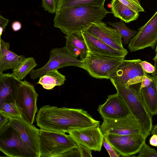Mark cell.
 <instances>
[{"mask_svg": "<svg viewBox=\"0 0 157 157\" xmlns=\"http://www.w3.org/2000/svg\"><path fill=\"white\" fill-rule=\"evenodd\" d=\"M9 119V123L18 133L24 143L36 157H39L38 134L40 129L29 124L22 117Z\"/></svg>", "mask_w": 157, "mask_h": 157, "instance_id": "cell-13", "label": "cell"}, {"mask_svg": "<svg viewBox=\"0 0 157 157\" xmlns=\"http://www.w3.org/2000/svg\"><path fill=\"white\" fill-rule=\"evenodd\" d=\"M102 5L69 7L56 13L54 26L66 35L86 31L94 23L101 21L108 11Z\"/></svg>", "mask_w": 157, "mask_h": 157, "instance_id": "cell-2", "label": "cell"}, {"mask_svg": "<svg viewBox=\"0 0 157 157\" xmlns=\"http://www.w3.org/2000/svg\"><path fill=\"white\" fill-rule=\"evenodd\" d=\"M10 44L0 38V74L9 69L17 68L26 58L9 50Z\"/></svg>", "mask_w": 157, "mask_h": 157, "instance_id": "cell-18", "label": "cell"}, {"mask_svg": "<svg viewBox=\"0 0 157 157\" xmlns=\"http://www.w3.org/2000/svg\"><path fill=\"white\" fill-rule=\"evenodd\" d=\"M138 157H157V151L155 149L150 147L145 142L139 151Z\"/></svg>", "mask_w": 157, "mask_h": 157, "instance_id": "cell-28", "label": "cell"}, {"mask_svg": "<svg viewBox=\"0 0 157 157\" xmlns=\"http://www.w3.org/2000/svg\"><path fill=\"white\" fill-rule=\"evenodd\" d=\"M140 64L143 70L147 73L151 74L155 71L154 66L147 62L142 61Z\"/></svg>", "mask_w": 157, "mask_h": 157, "instance_id": "cell-33", "label": "cell"}, {"mask_svg": "<svg viewBox=\"0 0 157 157\" xmlns=\"http://www.w3.org/2000/svg\"><path fill=\"white\" fill-rule=\"evenodd\" d=\"M153 76L147 74L144 75L141 84L140 86L139 90L149 85L153 81Z\"/></svg>", "mask_w": 157, "mask_h": 157, "instance_id": "cell-34", "label": "cell"}, {"mask_svg": "<svg viewBox=\"0 0 157 157\" xmlns=\"http://www.w3.org/2000/svg\"><path fill=\"white\" fill-rule=\"evenodd\" d=\"M104 136L119 155L124 156L138 153L147 138L141 133L126 135L106 134Z\"/></svg>", "mask_w": 157, "mask_h": 157, "instance_id": "cell-10", "label": "cell"}, {"mask_svg": "<svg viewBox=\"0 0 157 157\" xmlns=\"http://www.w3.org/2000/svg\"><path fill=\"white\" fill-rule=\"evenodd\" d=\"M106 0H58L56 12L67 8L83 5H104Z\"/></svg>", "mask_w": 157, "mask_h": 157, "instance_id": "cell-25", "label": "cell"}, {"mask_svg": "<svg viewBox=\"0 0 157 157\" xmlns=\"http://www.w3.org/2000/svg\"><path fill=\"white\" fill-rule=\"evenodd\" d=\"M86 31L115 49L127 54L128 51L123 46L122 36L116 29L101 21L93 23Z\"/></svg>", "mask_w": 157, "mask_h": 157, "instance_id": "cell-15", "label": "cell"}, {"mask_svg": "<svg viewBox=\"0 0 157 157\" xmlns=\"http://www.w3.org/2000/svg\"><path fill=\"white\" fill-rule=\"evenodd\" d=\"M38 94L34 86L26 80L21 81L19 87L15 102L22 117L33 124L37 111V101Z\"/></svg>", "mask_w": 157, "mask_h": 157, "instance_id": "cell-8", "label": "cell"}, {"mask_svg": "<svg viewBox=\"0 0 157 157\" xmlns=\"http://www.w3.org/2000/svg\"><path fill=\"white\" fill-rule=\"evenodd\" d=\"M149 144L152 146L157 147V135H152L149 139Z\"/></svg>", "mask_w": 157, "mask_h": 157, "instance_id": "cell-39", "label": "cell"}, {"mask_svg": "<svg viewBox=\"0 0 157 157\" xmlns=\"http://www.w3.org/2000/svg\"><path fill=\"white\" fill-rule=\"evenodd\" d=\"M151 133L152 135L156 134L157 135V124L153 127L151 132Z\"/></svg>", "mask_w": 157, "mask_h": 157, "instance_id": "cell-41", "label": "cell"}, {"mask_svg": "<svg viewBox=\"0 0 157 157\" xmlns=\"http://www.w3.org/2000/svg\"><path fill=\"white\" fill-rule=\"evenodd\" d=\"M124 21L121 20L118 22L113 23L108 22L107 23L115 28L121 35L123 38V43L124 44H127L132 37L137 33L138 31L130 29L124 23Z\"/></svg>", "mask_w": 157, "mask_h": 157, "instance_id": "cell-26", "label": "cell"}, {"mask_svg": "<svg viewBox=\"0 0 157 157\" xmlns=\"http://www.w3.org/2000/svg\"><path fill=\"white\" fill-rule=\"evenodd\" d=\"M82 61L71 55L64 47L51 50L49 59L42 67L33 70L30 73L33 79L40 77L50 72L69 66L82 68Z\"/></svg>", "mask_w": 157, "mask_h": 157, "instance_id": "cell-7", "label": "cell"}, {"mask_svg": "<svg viewBox=\"0 0 157 157\" xmlns=\"http://www.w3.org/2000/svg\"><path fill=\"white\" fill-rule=\"evenodd\" d=\"M0 113L9 118L22 117L15 101L5 103L0 105Z\"/></svg>", "mask_w": 157, "mask_h": 157, "instance_id": "cell-27", "label": "cell"}, {"mask_svg": "<svg viewBox=\"0 0 157 157\" xmlns=\"http://www.w3.org/2000/svg\"><path fill=\"white\" fill-rule=\"evenodd\" d=\"M0 130L2 129L9 122L10 119L0 113Z\"/></svg>", "mask_w": 157, "mask_h": 157, "instance_id": "cell-36", "label": "cell"}, {"mask_svg": "<svg viewBox=\"0 0 157 157\" xmlns=\"http://www.w3.org/2000/svg\"><path fill=\"white\" fill-rule=\"evenodd\" d=\"M65 46L73 56L83 61L86 59L89 51L82 32L74 33L66 35Z\"/></svg>", "mask_w": 157, "mask_h": 157, "instance_id": "cell-20", "label": "cell"}, {"mask_svg": "<svg viewBox=\"0 0 157 157\" xmlns=\"http://www.w3.org/2000/svg\"><path fill=\"white\" fill-rule=\"evenodd\" d=\"M140 59H124L116 70L109 76V79L115 83L127 87L141 83L146 74L140 64Z\"/></svg>", "mask_w": 157, "mask_h": 157, "instance_id": "cell-9", "label": "cell"}, {"mask_svg": "<svg viewBox=\"0 0 157 157\" xmlns=\"http://www.w3.org/2000/svg\"><path fill=\"white\" fill-rule=\"evenodd\" d=\"M37 66L33 57L26 58L17 68L12 70V74L19 80L22 81Z\"/></svg>", "mask_w": 157, "mask_h": 157, "instance_id": "cell-24", "label": "cell"}, {"mask_svg": "<svg viewBox=\"0 0 157 157\" xmlns=\"http://www.w3.org/2000/svg\"><path fill=\"white\" fill-rule=\"evenodd\" d=\"M154 61L155 71L153 73H151L152 76L157 78V61L155 60H153Z\"/></svg>", "mask_w": 157, "mask_h": 157, "instance_id": "cell-40", "label": "cell"}, {"mask_svg": "<svg viewBox=\"0 0 157 157\" xmlns=\"http://www.w3.org/2000/svg\"><path fill=\"white\" fill-rule=\"evenodd\" d=\"M77 144V149L81 157H92V150L86 147L79 144Z\"/></svg>", "mask_w": 157, "mask_h": 157, "instance_id": "cell-31", "label": "cell"}, {"mask_svg": "<svg viewBox=\"0 0 157 157\" xmlns=\"http://www.w3.org/2000/svg\"><path fill=\"white\" fill-rule=\"evenodd\" d=\"M37 84L41 85L44 89L50 90L56 86H60L66 80L65 76L55 70L39 78Z\"/></svg>", "mask_w": 157, "mask_h": 157, "instance_id": "cell-23", "label": "cell"}, {"mask_svg": "<svg viewBox=\"0 0 157 157\" xmlns=\"http://www.w3.org/2000/svg\"><path fill=\"white\" fill-rule=\"evenodd\" d=\"M21 82L12 73L0 74V106L15 101Z\"/></svg>", "mask_w": 157, "mask_h": 157, "instance_id": "cell-17", "label": "cell"}, {"mask_svg": "<svg viewBox=\"0 0 157 157\" xmlns=\"http://www.w3.org/2000/svg\"><path fill=\"white\" fill-rule=\"evenodd\" d=\"M103 145L107 151L110 157H119L120 156L119 154L104 139L103 141Z\"/></svg>", "mask_w": 157, "mask_h": 157, "instance_id": "cell-32", "label": "cell"}, {"mask_svg": "<svg viewBox=\"0 0 157 157\" xmlns=\"http://www.w3.org/2000/svg\"><path fill=\"white\" fill-rule=\"evenodd\" d=\"M9 20L0 15V38L3 32L5 31L6 27L9 23Z\"/></svg>", "mask_w": 157, "mask_h": 157, "instance_id": "cell-35", "label": "cell"}, {"mask_svg": "<svg viewBox=\"0 0 157 157\" xmlns=\"http://www.w3.org/2000/svg\"><path fill=\"white\" fill-rule=\"evenodd\" d=\"M155 52H156V55L155 56L153 59V60H155L157 61V42L156 46V49L155 50Z\"/></svg>", "mask_w": 157, "mask_h": 157, "instance_id": "cell-42", "label": "cell"}, {"mask_svg": "<svg viewBox=\"0 0 157 157\" xmlns=\"http://www.w3.org/2000/svg\"><path fill=\"white\" fill-rule=\"evenodd\" d=\"M117 57L98 54L88 51L82 61V68L92 77L98 79H109L110 75L124 59Z\"/></svg>", "mask_w": 157, "mask_h": 157, "instance_id": "cell-5", "label": "cell"}, {"mask_svg": "<svg viewBox=\"0 0 157 157\" xmlns=\"http://www.w3.org/2000/svg\"><path fill=\"white\" fill-rule=\"evenodd\" d=\"M12 28L14 32L18 31L22 27V25L21 22L18 21H15L13 22L11 25Z\"/></svg>", "mask_w": 157, "mask_h": 157, "instance_id": "cell-38", "label": "cell"}, {"mask_svg": "<svg viewBox=\"0 0 157 157\" xmlns=\"http://www.w3.org/2000/svg\"><path fill=\"white\" fill-rule=\"evenodd\" d=\"M111 10L114 16L123 21L125 23L137 20L139 13L124 5L118 0H112Z\"/></svg>", "mask_w": 157, "mask_h": 157, "instance_id": "cell-22", "label": "cell"}, {"mask_svg": "<svg viewBox=\"0 0 157 157\" xmlns=\"http://www.w3.org/2000/svg\"><path fill=\"white\" fill-rule=\"evenodd\" d=\"M39 157H61L77 148V144L69 134L40 129L38 134Z\"/></svg>", "mask_w": 157, "mask_h": 157, "instance_id": "cell-4", "label": "cell"}, {"mask_svg": "<svg viewBox=\"0 0 157 157\" xmlns=\"http://www.w3.org/2000/svg\"><path fill=\"white\" fill-rule=\"evenodd\" d=\"M58 0H42V7L44 10L52 14H56Z\"/></svg>", "mask_w": 157, "mask_h": 157, "instance_id": "cell-30", "label": "cell"}, {"mask_svg": "<svg viewBox=\"0 0 157 157\" xmlns=\"http://www.w3.org/2000/svg\"><path fill=\"white\" fill-rule=\"evenodd\" d=\"M0 150L10 157H36L9 123L0 130Z\"/></svg>", "mask_w": 157, "mask_h": 157, "instance_id": "cell-6", "label": "cell"}, {"mask_svg": "<svg viewBox=\"0 0 157 157\" xmlns=\"http://www.w3.org/2000/svg\"><path fill=\"white\" fill-rule=\"evenodd\" d=\"M152 78L149 85L139 90L145 106L152 116L157 114V78L153 76Z\"/></svg>", "mask_w": 157, "mask_h": 157, "instance_id": "cell-21", "label": "cell"}, {"mask_svg": "<svg viewBox=\"0 0 157 157\" xmlns=\"http://www.w3.org/2000/svg\"><path fill=\"white\" fill-rule=\"evenodd\" d=\"M68 133L77 144L82 145L92 151H101L104 136L100 125L72 130Z\"/></svg>", "mask_w": 157, "mask_h": 157, "instance_id": "cell-14", "label": "cell"}, {"mask_svg": "<svg viewBox=\"0 0 157 157\" xmlns=\"http://www.w3.org/2000/svg\"><path fill=\"white\" fill-rule=\"evenodd\" d=\"M36 120V125L40 129L65 133L99 125L100 122L82 109L49 105L40 108Z\"/></svg>", "mask_w": 157, "mask_h": 157, "instance_id": "cell-1", "label": "cell"}, {"mask_svg": "<svg viewBox=\"0 0 157 157\" xmlns=\"http://www.w3.org/2000/svg\"><path fill=\"white\" fill-rule=\"evenodd\" d=\"M80 157L77 148H74L63 154L61 157Z\"/></svg>", "mask_w": 157, "mask_h": 157, "instance_id": "cell-37", "label": "cell"}, {"mask_svg": "<svg viewBox=\"0 0 157 157\" xmlns=\"http://www.w3.org/2000/svg\"><path fill=\"white\" fill-rule=\"evenodd\" d=\"M157 42V11L151 19L139 29L130 40L128 48L131 52L150 47L154 49Z\"/></svg>", "mask_w": 157, "mask_h": 157, "instance_id": "cell-11", "label": "cell"}, {"mask_svg": "<svg viewBox=\"0 0 157 157\" xmlns=\"http://www.w3.org/2000/svg\"><path fill=\"white\" fill-rule=\"evenodd\" d=\"M111 81L117 93L126 104L131 114L136 120L148 137L153 127L152 116L145 106L139 88L137 89L132 86L127 87Z\"/></svg>", "mask_w": 157, "mask_h": 157, "instance_id": "cell-3", "label": "cell"}, {"mask_svg": "<svg viewBox=\"0 0 157 157\" xmlns=\"http://www.w3.org/2000/svg\"><path fill=\"white\" fill-rule=\"evenodd\" d=\"M89 51L101 55L124 57L127 54L116 50L86 31L82 32Z\"/></svg>", "mask_w": 157, "mask_h": 157, "instance_id": "cell-19", "label": "cell"}, {"mask_svg": "<svg viewBox=\"0 0 157 157\" xmlns=\"http://www.w3.org/2000/svg\"><path fill=\"white\" fill-rule=\"evenodd\" d=\"M121 3L137 12H144L139 0H118Z\"/></svg>", "mask_w": 157, "mask_h": 157, "instance_id": "cell-29", "label": "cell"}, {"mask_svg": "<svg viewBox=\"0 0 157 157\" xmlns=\"http://www.w3.org/2000/svg\"><path fill=\"white\" fill-rule=\"evenodd\" d=\"M97 110L103 119H118L131 114L124 100L117 93L109 95L105 102L99 105Z\"/></svg>", "mask_w": 157, "mask_h": 157, "instance_id": "cell-16", "label": "cell"}, {"mask_svg": "<svg viewBox=\"0 0 157 157\" xmlns=\"http://www.w3.org/2000/svg\"><path fill=\"white\" fill-rule=\"evenodd\" d=\"M100 128L103 135L111 134L126 135L141 133L147 137L131 114L126 117L118 119H103Z\"/></svg>", "mask_w": 157, "mask_h": 157, "instance_id": "cell-12", "label": "cell"}]
</instances>
